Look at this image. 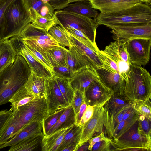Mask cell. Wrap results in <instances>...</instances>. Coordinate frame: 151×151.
I'll return each mask as SVG.
<instances>
[{
	"label": "cell",
	"instance_id": "23",
	"mask_svg": "<svg viewBox=\"0 0 151 151\" xmlns=\"http://www.w3.org/2000/svg\"><path fill=\"white\" fill-rule=\"evenodd\" d=\"M28 12L35 10L41 15L48 19L55 17V11L47 0H22Z\"/></svg>",
	"mask_w": 151,
	"mask_h": 151
},
{
	"label": "cell",
	"instance_id": "38",
	"mask_svg": "<svg viewBox=\"0 0 151 151\" xmlns=\"http://www.w3.org/2000/svg\"><path fill=\"white\" fill-rule=\"evenodd\" d=\"M65 108L62 109L49 116L42 121V132L44 136H46L51 128L56 124Z\"/></svg>",
	"mask_w": 151,
	"mask_h": 151
},
{
	"label": "cell",
	"instance_id": "36",
	"mask_svg": "<svg viewBox=\"0 0 151 151\" xmlns=\"http://www.w3.org/2000/svg\"><path fill=\"white\" fill-rule=\"evenodd\" d=\"M59 88L66 102L70 105L74 91L70 84V79L55 77Z\"/></svg>",
	"mask_w": 151,
	"mask_h": 151
},
{
	"label": "cell",
	"instance_id": "30",
	"mask_svg": "<svg viewBox=\"0 0 151 151\" xmlns=\"http://www.w3.org/2000/svg\"><path fill=\"white\" fill-rule=\"evenodd\" d=\"M16 36L23 43L27 44L36 50L46 58L47 49L59 45L55 40H47L40 39L20 38L17 36Z\"/></svg>",
	"mask_w": 151,
	"mask_h": 151
},
{
	"label": "cell",
	"instance_id": "18",
	"mask_svg": "<svg viewBox=\"0 0 151 151\" xmlns=\"http://www.w3.org/2000/svg\"><path fill=\"white\" fill-rule=\"evenodd\" d=\"M95 70L99 79L106 87L112 90L113 93L118 91L124 80L119 73L104 64Z\"/></svg>",
	"mask_w": 151,
	"mask_h": 151
},
{
	"label": "cell",
	"instance_id": "16",
	"mask_svg": "<svg viewBox=\"0 0 151 151\" xmlns=\"http://www.w3.org/2000/svg\"><path fill=\"white\" fill-rule=\"evenodd\" d=\"M93 8L101 12L112 13L123 10L142 3L151 5V0H89Z\"/></svg>",
	"mask_w": 151,
	"mask_h": 151
},
{
	"label": "cell",
	"instance_id": "34",
	"mask_svg": "<svg viewBox=\"0 0 151 151\" xmlns=\"http://www.w3.org/2000/svg\"><path fill=\"white\" fill-rule=\"evenodd\" d=\"M82 129L83 126L75 124H74L72 128L65 135L57 151H61L63 148L73 143H77L78 145L80 139Z\"/></svg>",
	"mask_w": 151,
	"mask_h": 151
},
{
	"label": "cell",
	"instance_id": "14",
	"mask_svg": "<svg viewBox=\"0 0 151 151\" xmlns=\"http://www.w3.org/2000/svg\"><path fill=\"white\" fill-rule=\"evenodd\" d=\"M45 99L49 115L65 108L70 105L64 99L54 76L47 80Z\"/></svg>",
	"mask_w": 151,
	"mask_h": 151
},
{
	"label": "cell",
	"instance_id": "50",
	"mask_svg": "<svg viewBox=\"0 0 151 151\" xmlns=\"http://www.w3.org/2000/svg\"><path fill=\"white\" fill-rule=\"evenodd\" d=\"M108 138L106 136L104 132H102L96 137L92 138L89 140V145L88 150L91 151L93 145L96 142L106 139Z\"/></svg>",
	"mask_w": 151,
	"mask_h": 151
},
{
	"label": "cell",
	"instance_id": "25",
	"mask_svg": "<svg viewBox=\"0 0 151 151\" xmlns=\"http://www.w3.org/2000/svg\"><path fill=\"white\" fill-rule=\"evenodd\" d=\"M67 49L59 45L47 49L46 58L53 67L60 66L67 67L66 59Z\"/></svg>",
	"mask_w": 151,
	"mask_h": 151
},
{
	"label": "cell",
	"instance_id": "3",
	"mask_svg": "<svg viewBox=\"0 0 151 151\" xmlns=\"http://www.w3.org/2000/svg\"><path fill=\"white\" fill-rule=\"evenodd\" d=\"M95 19L98 25H104L111 29L125 24L151 23V5L141 3L122 11L101 12Z\"/></svg>",
	"mask_w": 151,
	"mask_h": 151
},
{
	"label": "cell",
	"instance_id": "20",
	"mask_svg": "<svg viewBox=\"0 0 151 151\" xmlns=\"http://www.w3.org/2000/svg\"><path fill=\"white\" fill-rule=\"evenodd\" d=\"M17 55L10 39L0 41V73L14 63Z\"/></svg>",
	"mask_w": 151,
	"mask_h": 151
},
{
	"label": "cell",
	"instance_id": "31",
	"mask_svg": "<svg viewBox=\"0 0 151 151\" xmlns=\"http://www.w3.org/2000/svg\"><path fill=\"white\" fill-rule=\"evenodd\" d=\"M35 98L33 95L28 92L24 85L14 93L9 100V102L11 104V108L10 109L12 111L15 110Z\"/></svg>",
	"mask_w": 151,
	"mask_h": 151
},
{
	"label": "cell",
	"instance_id": "53",
	"mask_svg": "<svg viewBox=\"0 0 151 151\" xmlns=\"http://www.w3.org/2000/svg\"><path fill=\"white\" fill-rule=\"evenodd\" d=\"M89 145V140L85 142L79 147L76 151H86L88 150Z\"/></svg>",
	"mask_w": 151,
	"mask_h": 151
},
{
	"label": "cell",
	"instance_id": "7",
	"mask_svg": "<svg viewBox=\"0 0 151 151\" xmlns=\"http://www.w3.org/2000/svg\"><path fill=\"white\" fill-rule=\"evenodd\" d=\"M18 109L19 116L17 125L10 139L28 123L33 121H43L49 116L44 97H35Z\"/></svg>",
	"mask_w": 151,
	"mask_h": 151
},
{
	"label": "cell",
	"instance_id": "47",
	"mask_svg": "<svg viewBox=\"0 0 151 151\" xmlns=\"http://www.w3.org/2000/svg\"><path fill=\"white\" fill-rule=\"evenodd\" d=\"M94 107L91 105H87L86 109L78 125L83 126L92 116L94 112Z\"/></svg>",
	"mask_w": 151,
	"mask_h": 151
},
{
	"label": "cell",
	"instance_id": "4",
	"mask_svg": "<svg viewBox=\"0 0 151 151\" xmlns=\"http://www.w3.org/2000/svg\"><path fill=\"white\" fill-rule=\"evenodd\" d=\"M31 22L30 14L22 0H13L6 8L3 14L1 40L18 35Z\"/></svg>",
	"mask_w": 151,
	"mask_h": 151
},
{
	"label": "cell",
	"instance_id": "39",
	"mask_svg": "<svg viewBox=\"0 0 151 151\" xmlns=\"http://www.w3.org/2000/svg\"><path fill=\"white\" fill-rule=\"evenodd\" d=\"M151 100L138 102L134 105L135 109L141 114L151 120Z\"/></svg>",
	"mask_w": 151,
	"mask_h": 151
},
{
	"label": "cell",
	"instance_id": "43",
	"mask_svg": "<svg viewBox=\"0 0 151 151\" xmlns=\"http://www.w3.org/2000/svg\"><path fill=\"white\" fill-rule=\"evenodd\" d=\"M66 59L67 67L73 74L82 68L77 59L69 49H67L66 52Z\"/></svg>",
	"mask_w": 151,
	"mask_h": 151
},
{
	"label": "cell",
	"instance_id": "22",
	"mask_svg": "<svg viewBox=\"0 0 151 151\" xmlns=\"http://www.w3.org/2000/svg\"><path fill=\"white\" fill-rule=\"evenodd\" d=\"M73 126L61 129L49 135L44 136L41 144L42 150L57 151L65 135Z\"/></svg>",
	"mask_w": 151,
	"mask_h": 151
},
{
	"label": "cell",
	"instance_id": "15",
	"mask_svg": "<svg viewBox=\"0 0 151 151\" xmlns=\"http://www.w3.org/2000/svg\"><path fill=\"white\" fill-rule=\"evenodd\" d=\"M18 55L22 56L28 64L31 70L38 76L47 79L54 76L51 70L36 60L25 47L24 45L16 36L10 39Z\"/></svg>",
	"mask_w": 151,
	"mask_h": 151
},
{
	"label": "cell",
	"instance_id": "10",
	"mask_svg": "<svg viewBox=\"0 0 151 151\" xmlns=\"http://www.w3.org/2000/svg\"><path fill=\"white\" fill-rule=\"evenodd\" d=\"M68 33L71 44L68 49L77 59L82 68L87 66L95 69L103 66L97 52L80 42Z\"/></svg>",
	"mask_w": 151,
	"mask_h": 151
},
{
	"label": "cell",
	"instance_id": "32",
	"mask_svg": "<svg viewBox=\"0 0 151 151\" xmlns=\"http://www.w3.org/2000/svg\"><path fill=\"white\" fill-rule=\"evenodd\" d=\"M48 32L59 45L68 48L71 46L68 33L61 26L58 24L54 25L49 29Z\"/></svg>",
	"mask_w": 151,
	"mask_h": 151
},
{
	"label": "cell",
	"instance_id": "13",
	"mask_svg": "<svg viewBox=\"0 0 151 151\" xmlns=\"http://www.w3.org/2000/svg\"><path fill=\"white\" fill-rule=\"evenodd\" d=\"M113 91L106 87L98 79L94 80L84 92V101L87 105L103 106L111 97Z\"/></svg>",
	"mask_w": 151,
	"mask_h": 151
},
{
	"label": "cell",
	"instance_id": "55",
	"mask_svg": "<svg viewBox=\"0 0 151 151\" xmlns=\"http://www.w3.org/2000/svg\"><path fill=\"white\" fill-rule=\"evenodd\" d=\"M84 0H70V3L75 2H76L82 1H84Z\"/></svg>",
	"mask_w": 151,
	"mask_h": 151
},
{
	"label": "cell",
	"instance_id": "29",
	"mask_svg": "<svg viewBox=\"0 0 151 151\" xmlns=\"http://www.w3.org/2000/svg\"><path fill=\"white\" fill-rule=\"evenodd\" d=\"M134 105L122 96L113 93L104 106L105 112L111 114L118 112L125 106H131Z\"/></svg>",
	"mask_w": 151,
	"mask_h": 151
},
{
	"label": "cell",
	"instance_id": "26",
	"mask_svg": "<svg viewBox=\"0 0 151 151\" xmlns=\"http://www.w3.org/2000/svg\"><path fill=\"white\" fill-rule=\"evenodd\" d=\"M43 133L32 136L10 147L9 151H31L41 146L44 137Z\"/></svg>",
	"mask_w": 151,
	"mask_h": 151
},
{
	"label": "cell",
	"instance_id": "44",
	"mask_svg": "<svg viewBox=\"0 0 151 151\" xmlns=\"http://www.w3.org/2000/svg\"><path fill=\"white\" fill-rule=\"evenodd\" d=\"M52 71L54 77L61 78L70 79L73 74L70 69L65 66L53 67Z\"/></svg>",
	"mask_w": 151,
	"mask_h": 151
},
{
	"label": "cell",
	"instance_id": "19",
	"mask_svg": "<svg viewBox=\"0 0 151 151\" xmlns=\"http://www.w3.org/2000/svg\"><path fill=\"white\" fill-rule=\"evenodd\" d=\"M42 121H33L28 123L16 135L5 143L0 145V149L14 145L30 137L43 133Z\"/></svg>",
	"mask_w": 151,
	"mask_h": 151
},
{
	"label": "cell",
	"instance_id": "51",
	"mask_svg": "<svg viewBox=\"0 0 151 151\" xmlns=\"http://www.w3.org/2000/svg\"><path fill=\"white\" fill-rule=\"evenodd\" d=\"M134 106L129 107L127 109L124 114L122 120L130 118L138 112V111L135 109Z\"/></svg>",
	"mask_w": 151,
	"mask_h": 151
},
{
	"label": "cell",
	"instance_id": "28",
	"mask_svg": "<svg viewBox=\"0 0 151 151\" xmlns=\"http://www.w3.org/2000/svg\"><path fill=\"white\" fill-rule=\"evenodd\" d=\"M19 116L18 109L12 114L0 131V145L9 140L15 131Z\"/></svg>",
	"mask_w": 151,
	"mask_h": 151
},
{
	"label": "cell",
	"instance_id": "5",
	"mask_svg": "<svg viewBox=\"0 0 151 151\" xmlns=\"http://www.w3.org/2000/svg\"><path fill=\"white\" fill-rule=\"evenodd\" d=\"M57 24L64 28L76 29L82 32L94 44L98 26L95 19L63 10L55 11Z\"/></svg>",
	"mask_w": 151,
	"mask_h": 151
},
{
	"label": "cell",
	"instance_id": "9",
	"mask_svg": "<svg viewBox=\"0 0 151 151\" xmlns=\"http://www.w3.org/2000/svg\"><path fill=\"white\" fill-rule=\"evenodd\" d=\"M130 64L145 66L150 58L151 39L137 38L124 42Z\"/></svg>",
	"mask_w": 151,
	"mask_h": 151
},
{
	"label": "cell",
	"instance_id": "2",
	"mask_svg": "<svg viewBox=\"0 0 151 151\" xmlns=\"http://www.w3.org/2000/svg\"><path fill=\"white\" fill-rule=\"evenodd\" d=\"M30 73L25 59L17 55L14 63L0 73V106L9 102L14 93L24 85Z\"/></svg>",
	"mask_w": 151,
	"mask_h": 151
},
{
	"label": "cell",
	"instance_id": "41",
	"mask_svg": "<svg viewBox=\"0 0 151 151\" xmlns=\"http://www.w3.org/2000/svg\"><path fill=\"white\" fill-rule=\"evenodd\" d=\"M151 121L140 114L138 119L139 127L142 132L150 142L151 141Z\"/></svg>",
	"mask_w": 151,
	"mask_h": 151
},
{
	"label": "cell",
	"instance_id": "52",
	"mask_svg": "<svg viewBox=\"0 0 151 151\" xmlns=\"http://www.w3.org/2000/svg\"><path fill=\"white\" fill-rule=\"evenodd\" d=\"M87 105L84 102L80 106L79 111L76 117V121L75 124H78L84 113L87 108Z\"/></svg>",
	"mask_w": 151,
	"mask_h": 151
},
{
	"label": "cell",
	"instance_id": "42",
	"mask_svg": "<svg viewBox=\"0 0 151 151\" xmlns=\"http://www.w3.org/2000/svg\"><path fill=\"white\" fill-rule=\"evenodd\" d=\"M85 102L84 93L78 90L74 91L73 97L70 105L73 108L75 115L77 116L81 105Z\"/></svg>",
	"mask_w": 151,
	"mask_h": 151
},
{
	"label": "cell",
	"instance_id": "8",
	"mask_svg": "<svg viewBox=\"0 0 151 151\" xmlns=\"http://www.w3.org/2000/svg\"><path fill=\"white\" fill-rule=\"evenodd\" d=\"M111 32L115 41L122 42L137 38L151 39V23L125 24L112 28Z\"/></svg>",
	"mask_w": 151,
	"mask_h": 151
},
{
	"label": "cell",
	"instance_id": "11",
	"mask_svg": "<svg viewBox=\"0 0 151 151\" xmlns=\"http://www.w3.org/2000/svg\"><path fill=\"white\" fill-rule=\"evenodd\" d=\"M102 51L117 64L120 74L125 79L127 77L130 63L124 42L118 41L111 42Z\"/></svg>",
	"mask_w": 151,
	"mask_h": 151
},
{
	"label": "cell",
	"instance_id": "40",
	"mask_svg": "<svg viewBox=\"0 0 151 151\" xmlns=\"http://www.w3.org/2000/svg\"><path fill=\"white\" fill-rule=\"evenodd\" d=\"M24 44L30 54L36 60L39 62L48 69L51 71L52 70L53 67L48 60L43 55L30 46L25 44Z\"/></svg>",
	"mask_w": 151,
	"mask_h": 151
},
{
	"label": "cell",
	"instance_id": "6",
	"mask_svg": "<svg viewBox=\"0 0 151 151\" xmlns=\"http://www.w3.org/2000/svg\"><path fill=\"white\" fill-rule=\"evenodd\" d=\"M112 151H136L137 148L151 151V142L142 132L138 119L119 138L111 142Z\"/></svg>",
	"mask_w": 151,
	"mask_h": 151
},
{
	"label": "cell",
	"instance_id": "54",
	"mask_svg": "<svg viewBox=\"0 0 151 151\" xmlns=\"http://www.w3.org/2000/svg\"><path fill=\"white\" fill-rule=\"evenodd\" d=\"M77 146V143L71 144L63 148L61 151H76Z\"/></svg>",
	"mask_w": 151,
	"mask_h": 151
},
{
	"label": "cell",
	"instance_id": "37",
	"mask_svg": "<svg viewBox=\"0 0 151 151\" xmlns=\"http://www.w3.org/2000/svg\"><path fill=\"white\" fill-rule=\"evenodd\" d=\"M73 37L78 41L93 50L97 52L99 49L96 44H93L82 32L74 29L66 27L64 28Z\"/></svg>",
	"mask_w": 151,
	"mask_h": 151
},
{
	"label": "cell",
	"instance_id": "45",
	"mask_svg": "<svg viewBox=\"0 0 151 151\" xmlns=\"http://www.w3.org/2000/svg\"><path fill=\"white\" fill-rule=\"evenodd\" d=\"M111 141V139L108 138L96 142L93 145L91 151H112Z\"/></svg>",
	"mask_w": 151,
	"mask_h": 151
},
{
	"label": "cell",
	"instance_id": "12",
	"mask_svg": "<svg viewBox=\"0 0 151 151\" xmlns=\"http://www.w3.org/2000/svg\"><path fill=\"white\" fill-rule=\"evenodd\" d=\"M94 109L92 116L83 126L81 136L77 148L94 136L98 135L104 131L105 123L104 106L94 107Z\"/></svg>",
	"mask_w": 151,
	"mask_h": 151
},
{
	"label": "cell",
	"instance_id": "17",
	"mask_svg": "<svg viewBox=\"0 0 151 151\" xmlns=\"http://www.w3.org/2000/svg\"><path fill=\"white\" fill-rule=\"evenodd\" d=\"M98 78L95 69L87 66L75 73L70 81L74 91L78 90L84 93L90 84Z\"/></svg>",
	"mask_w": 151,
	"mask_h": 151
},
{
	"label": "cell",
	"instance_id": "48",
	"mask_svg": "<svg viewBox=\"0 0 151 151\" xmlns=\"http://www.w3.org/2000/svg\"><path fill=\"white\" fill-rule=\"evenodd\" d=\"M13 0H0V41L1 40V26L2 18L4 11Z\"/></svg>",
	"mask_w": 151,
	"mask_h": 151
},
{
	"label": "cell",
	"instance_id": "24",
	"mask_svg": "<svg viewBox=\"0 0 151 151\" xmlns=\"http://www.w3.org/2000/svg\"><path fill=\"white\" fill-rule=\"evenodd\" d=\"M62 10L95 19L98 14V12L93 8L89 0L78 1L69 4Z\"/></svg>",
	"mask_w": 151,
	"mask_h": 151
},
{
	"label": "cell",
	"instance_id": "21",
	"mask_svg": "<svg viewBox=\"0 0 151 151\" xmlns=\"http://www.w3.org/2000/svg\"><path fill=\"white\" fill-rule=\"evenodd\" d=\"M47 79L39 77L32 70L24 86L35 97L45 98L46 86Z\"/></svg>",
	"mask_w": 151,
	"mask_h": 151
},
{
	"label": "cell",
	"instance_id": "46",
	"mask_svg": "<svg viewBox=\"0 0 151 151\" xmlns=\"http://www.w3.org/2000/svg\"><path fill=\"white\" fill-rule=\"evenodd\" d=\"M55 11L63 9L70 4V0H47Z\"/></svg>",
	"mask_w": 151,
	"mask_h": 151
},
{
	"label": "cell",
	"instance_id": "33",
	"mask_svg": "<svg viewBox=\"0 0 151 151\" xmlns=\"http://www.w3.org/2000/svg\"><path fill=\"white\" fill-rule=\"evenodd\" d=\"M32 20L31 24L33 26L47 31L52 26L57 24L55 17L48 19L41 15L35 10L29 12Z\"/></svg>",
	"mask_w": 151,
	"mask_h": 151
},
{
	"label": "cell",
	"instance_id": "35",
	"mask_svg": "<svg viewBox=\"0 0 151 151\" xmlns=\"http://www.w3.org/2000/svg\"><path fill=\"white\" fill-rule=\"evenodd\" d=\"M140 114L138 112L132 117L122 120L114 129L111 139L116 140L119 138L139 119Z\"/></svg>",
	"mask_w": 151,
	"mask_h": 151
},
{
	"label": "cell",
	"instance_id": "27",
	"mask_svg": "<svg viewBox=\"0 0 151 151\" xmlns=\"http://www.w3.org/2000/svg\"><path fill=\"white\" fill-rule=\"evenodd\" d=\"M75 121L76 116L73 110L72 107L69 105L65 108L57 122L49 131L47 136L61 129L73 125Z\"/></svg>",
	"mask_w": 151,
	"mask_h": 151
},
{
	"label": "cell",
	"instance_id": "49",
	"mask_svg": "<svg viewBox=\"0 0 151 151\" xmlns=\"http://www.w3.org/2000/svg\"><path fill=\"white\" fill-rule=\"evenodd\" d=\"M12 111L10 109L0 111V131L7 120L11 116Z\"/></svg>",
	"mask_w": 151,
	"mask_h": 151
},
{
	"label": "cell",
	"instance_id": "1",
	"mask_svg": "<svg viewBox=\"0 0 151 151\" xmlns=\"http://www.w3.org/2000/svg\"><path fill=\"white\" fill-rule=\"evenodd\" d=\"M114 93L135 104L151 100V76L142 66L130 64L126 80Z\"/></svg>",
	"mask_w": 151,
	"mask_h": 151
}]
</instances>
